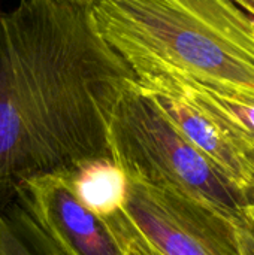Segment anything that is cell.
I'll list each match as a JSON object with an SVG mask.
<instances>
[{
    "instance_id": "6da1fadb",
    "label": "cell",
    "mask_w": 254,
    "mask_h": 255,
    "mask_svg": "<svg viewBox=\"0 0 254 255\" xmlns=\"http://www.w3.org/2000/svg\"><path fill=\"white\" fill-rule=\"evenodd\" d=\"M133 81L99 34L93 0L0 10V206L33 178L111 160V117Z\"/></svg>"
},
{
    "instance_id": "7a4b0ae2",
    "label": "cell",
    "mask_w": 254,
    "mask_h": 255,
    "mask_svg": "<svg viewBox=\"0 0 254 255\" xmlns=\"http://www.w3.org/2000/svg\"><path fill=\"white\" fill-rule=\"evenodd\" d=\"M133 76L169 75L254 100V13L241 0H93Z\"/></svg>"
},
{
    "instance_id": "3957f363",
    "label": "cell",
    "mask_w": 254,
    "mask_h": 255,
    "mask_svg": "<svg viewBox=\"0 0 254 255\" xmlns=\"http://www.w3.org/2000/svg\"><path fill=\"white\" fill-rule=\"evenodd\" d=\"M108 143L111 160L127 179L175 191L231 223L247 206L214 164L168 121L135 81L115 105Z\"/></svg>"
},
{
    "instance_id": "277c9868",
    "label": "cell",
    "mask_w": 254,
    "mask_h": 255,
    "mask_svg": "<svg viewBox=\"0 0 254 255\" xmlns=\"http://www.w3.org/2000/svg\"><path fill=\"white\" fill-rule=\"evenodd\" d=\"M127 247L153 255H241L229 220L175 191L127 179L121 206L103 217Z\"/></svg>"
},
{
    "instance_id": "5b68a950",
    "label": "cell",
    "mask_w": 254,
    "mask_h": 255,
    "mask_svg": "<svg viewBox=\"0 0 254 255\" xmlns=\"http://www.w3.org/2000/svg\"><path fill=\"white\" fill-rule=\"evenodd\" d=\"M72 170L24 182L13 200L64 255H130L109 223L82 203Z\"/></svg>"
},
{
    "instance_id": "8992f818",
    "label": "cell",
    "mask_w": 254,
    "mask_h": 255,
    "mask_svg": "<svg viewBox=\"0 0 254 255\" xmlns=\"http://www.w3.org/2000/svg\"><path fill=\"white\" fill-rule=\"evenodd\" d=\"M136 85L168 121L201 152L247 202L249 158L226 131L165 75L135 76Z\"/></svg>"
},
{
    "instance_id": "52a82bcc",
    "label": "cell",
    "mask_w": 254,
    "mask_h": 255,
    "mask_svg": "<svg viewBox=\"0 0 254 255\" xmlns=\"http://www.w3.org/2000/svg\"><path fill=\"white\" fill-rule=\"evenodd\" d=\"M169 76V75H165ZM181 91L207 112L229 137L244 151L247 158L254 152V100L225 93L193 81L169 76Z\"/></svg>"
},
{
    "instance_id": "ba28073f",
    "label": "cell",
    "mask_w": 254,
    "mask_h": 255,
    "mask_svg": "<svg viewBox=\"0 0 254 255\" xmlns=\"http://www.w3.org/2000/svg\"><path fill=\"white\" fill-rule=\"evenodd\" d=\"M73 184L82 203L100 217L117 211L126 194L127 178L112 160H97L72 170Z\"/></svg>"
},
{
    "instance_id": "9c48e42d",
    "label": "cell",
    "mask_w": 254,
    "mask_h": 255,
    "mask_svg": "<svg viewBox=\"0 0 254 255\" xmlns=\"http://www.w3.org/2000/svg\"><path fill=\"white\" fill-rule=\"evenodd\" d=\"M0 255H64L13 200L0 206Z\"/></svg>"
},
{
    "instance_id": "30bf717a",
    "label": "cell",
    "mask_w": 254,
    "mask_h": 255,
    "mask_svg": "<svg viewBox=\"0 0 254 255\" xmlns=\"http://www.w3.org/2000/svg\"><path fill=\"white\" fill-rule=\"evenodd\" d=\"M241 255H254V206H244L232 220Z\"/></svg>"
},
{
    "instance_id": "8fae6325",
    "label": "cell",
    "mask_w": 254,
    "mask_h": 255,
    "mask_svg": "<svg viewBox=\"0 0 254 255\" xmlns=\"http://www.w3.org/2000/svg\"><path fill=\"white\" fill-rule=\"evenodd\" d=\"M247 202H249V205L254 206V152L249 157V193H247Z\"/></svg>"
},
{
    "instance_id": "7c38bea8",
    "label": "cell",
    "mask_w": 254,
    "mask_h": 255,
    "mask_svg": "<svg viewBox=\"0 0 254 255\" xmlns=\"http://www.w3.org/2000/svg\"><path fill=\"white\" fill-rule=\"evenodd\" d=\"M241 3H243L250 12H253L254 13V0H241Z\"/></svg>"
}]
</instances>
